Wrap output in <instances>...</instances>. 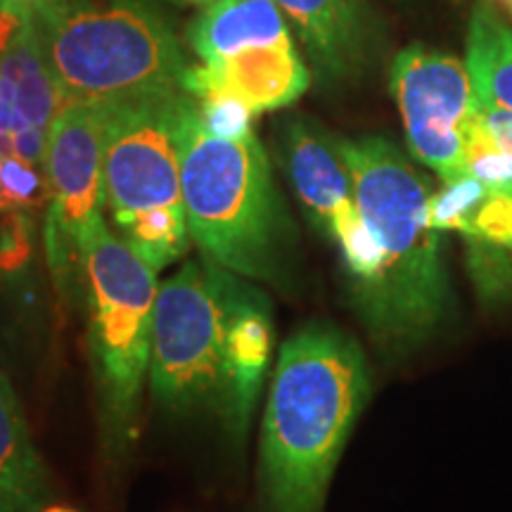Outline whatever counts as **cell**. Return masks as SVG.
<instances>
[{"instance_id":"cell-19","label":"cell","mask_w":512,"mask_h":512,"mask_svg":"<svg viewBox=\"0 0 512 512\" xmlns=\"http://www.w3.org/2000/svg\"><path fill=\"white\" fill-rule=\"evenodd\" d=\"M0 192L8 209L36 211L48 204L46 169L27 162L15 152L0 157Z\"/></svg>"},{"instance_id":"cell-6","label":"cell","mask_w":512,"mask_h":512,"mask_svg":"<svg viewBox=\"0 0 512 512\" xmlns=\"http://www.w3.org/2000/svg\"><path fill=\"white\" fill-rule=\"evenodd\" d=\"M247 287V278L204 254L159 285L150 356V392L159 408L214 413L230 427L228 325Z\"/></svg>"},{"instance_id":"cell-16","label":"cell","mask_w":512,"mask_h":512,"mask_svg":"<svg viewBox=\"0 0 512 512\" xmlns=\"http://www.w3.org/2000/svg\"><path fill=\"white\" fill-rule=\"evenodd\" d=\"M465 69L477 105L512 112V29L486 3L472 10Z\"/></svg>"},{"instance_id":"cell-22","label":"cell","mask_w":512,"mask_h":512,"mask_svg":"<svg viewBox=\"0 0 512 512\" xmlns=\"http://www.w3.org/2000/svg\"><path fill=\"white\" fill-rule=\"evenodd\" d=\"M69 3V0H0V17L8 19H34L43 12L60 8V5Z\"/></svg>"},{"instance_id":"cell-3","label":"cell","mask_w":512,"mask_h":512,"mask_svg":"<svg viewBox=\"0 0 512 512\" xmlns=\"http://www.w3.org/2000/svg\"><path fill=\"white\" fill-rule=\"evenodd\" d=\"M181 190L190 238L228 271L290 287L297 226L254 136L226 140L202 126L197 100L183 119Z\"/></svg>"},{"instance_id":"cell-1","label":"cell","mask_w":512,"mask_h":512,"mask_svg":"<svg viewBox=\"0 0 512 512\" xmlns=\"http://www.w3.org/2000/svg\"><path fill=\"white\" fill-rule=\"evenodd\" d=\"M354 181L356 207L377 242L380 264L351 292L375 344L406 354L451 318L453 292L441 259V233L430 223V188L387 138L339 140Z\"/></svg>"},{"instance_id":"cell-14","label":"cell","mask_w":512,"mask_h":512,"mask_svg":"<svg viewBox=\"0 0 512 512\" xmlns=\"http://www.w3.org/2000/svg\"><path fill=\"white\" fill-rule=\"evenodd\" d=\"M53 482L8 377L0 373V512H41Z\"/></svg>"},{"instance_id":"cell-18","label":"cell","mask_w":512,"mask_h":512,"mask_svg":"<svg viewBox=\"0 0 512 512\" xmlns=\"http://www.w3.org/2000/svg\"><path fill=\"white\" fill-rule=\"evenodd\" d=\"M467 242H482L501 252H512V183L489 188L472 214V221L463 233Z\"/></svg>"},{"instance_id":"cell-23","label":"cell","mask_w":512,"mask_h":512,"mask_svg":"<svg viewBox=\"0 0 512 512\" xmlns=\"http://www.w3.org/2000/svg\"><path fill=\"white\" fill-rule=\"evenodd\" d=\"M10 152H15V145H12V136H0V157L3 155H10ZM17 155V152H15ZM8 204L3 200V192H0V216L8 214Z\"/></svg>"},{"instance_id":"cell-9","label":"cell","mask_w":512,"mask_h":512,"mask_svg":"<svg viewBox=\"0 0 512 512\" xmlns=\"http://www.w3.org/2000/svg\"><path fill=\"white\" fill-rule=\"evenodd\" d=\"M392 93L413 157L441 181L465 174V143L477 117V98L465 62L408 46L396 55Z\"/></svg>"},{"instance_id":"cell-25","label":"cell","mask_w":512,"mask_h":512,"mask_svg":"<svg viewBox=\"0 0 512 512\" xmlns=\"http://www.w3.org/2000/svg\"><path fill=\"white\" fill-rule=\"evenodd\" d=\"M188 3H195V5H211V3H216V0H188Z\"/></svg>"},{"instance_id":"cell-2","label":"cell","mask_w":512,"mask_h":512,"mask_svg":"<svg viewBox=\"0 0 512 512\" xmlns=\"http://www.w3.org/2000/svg\"><path fill=\"white\" fill-rule=\"evenodd\" d=\"M370 384L366 354L335 325L311 323L283 344L261 434V494L268 512H323Z\"/></svg>"},{"instance_id":"cell-7","label":"cell","mask_w":512,"mask_h":512,"mask_svg":"<svg viewBox=\"0 0 512 512\" xmlns=\"http://www.w3.org/2000/svg\"><path fill=\"white\" fill-rule=\"evenodd\" d=\"M190 93L110 105L105 202L117 230L150 214H185L181 190L183 119Z\"/></svg>"},{"instance_id":"cell-20","label":"cell","mask_w":512,"mask_h":512,"mask_svg":"<svg viewBox=\"0 0 512 512\" xmlns=\"http://www.w3.org/2000/svg\"><path fill=\"white\" fill-rule=\"evenodd\" d=\"M34 214L12 209L0 216V273L15 275L29 266L34 256Z\"/></svg>"},{"instance_id":"cell-10","label":"cell","mask_w":512,"mask_h":512,"mask_svg":"<svg viewBox=\"0 0 512 512\" xmlns=\"http://www.w3.org/2000/svg\"><path fill=\"white\" fill-rule=\"evenodd\" d=\"M283 162L313 228L339 247L349 292L366 285L377 271L380 254L373 233L356 207L354 181L339 138H332L313 121H287Z\"/></svg>"},{"instance_id":"cell-4","label":"cell","mask_w":512,"mask_h":512,"mask_svg":"<svg viewBox=\"0 0 512 512\" xmlns=\"http://www.w3.org/2000/svg\"><path fill=\"white\" fill-rule=\"evenodd\" d=\"M62 102L117 105L181 93V43L145 0H69L31 19Z\"/></svg>"},{"instance_id":"cell-21","label":"cell","mask_w":512,"mask_h":512,"mask_svg":"<svg viewBox=\"0 0 512 512\" xmlns=\"http://www.w3.org/2000/svg\"><path fill=\"white\" fill-rule=\"evenodd\" d=\"M197 107H200L202 126L207 128L211 136L240 140L254 133V112L249 110L245 102L230 98V95H209V98L197 100Z\"/></svg>"},{"instance_id":"cell-26","label":"cell","mask_w":512,"mask_h":512,"mask_svg":"<svg viewBox=\"0 0 512 512\" xmlns=\"http://www.w3.org/2000/svg\"><path fill=\"white\" fill-rule=\"evenodd\" d=\"M498 3L505 5V8H508V12L512 15V0H498Z\"/></svg>"},{"instance_id":"cell-13","label":"cell","mask_w":512,"mask_h":512,"mask_svg":"<svg viewBox=\"0 0 512 512\" xmlns=\"http://www.w3.org/2000/svg\"><path fill=\"white\" fill-rule=\"evenodd\" d=\"M273 351V309L264 290L249 283L228 325V380L233 399L230 430L247 432Z\"/></svg>"},{"instance_id":"cell-12","label":"cell","mask_w":512,"mask_h":512,"mask_svg":"<svg viewBox=\"0 0 512 512\" xmlns=\"http://www.w3.org/2000/svg\"><path fill=\"white\" fill-rule=\"evenodd\" d=\"M302 38L325 86L354 79L380 46L377 17L366 0H273Z\"/></svg>"},{"instance_id":"cell-8","label":"cell","mask_w":512,"mask_h":512,"mask_svg":"<svg viewBox=\"0 0 512 512\" xmlns=\"http://www.w3.org/2000/svg\"><path fill=\"white\" fill-rule=\"evenodd\" d=\"M110 105L64 102L50 126L46 150V259L64 297L83 283V240L102 219L105 136Z\"/></svg>"},{"instance_id":"cell-17","label":"cell","mask_w":512,"mask_h":512,"mask_svg":"<svg viewBox=\"0 0 512 512\" xmlns=\"http://www.w3.org/2000/svg\"><path fill=\"white\" fill-rule=\"evenodd\" d=\"M486 185L479 178L463 174L453 181H444L439 192L430 195V223L439 233H460L470 226L472 214L479 207Z\"/></svg>"},{"instance_id":"cell-24","label":"cell","mask_w":512,"mask_h":512,"mask_svg":"<svg viewBox=\"0 0 512 512\" xmlns=\"http://www.w3.org/2000/svg\"><path fill=\"white\" fill-rule=\"evenodd\" d=\"M41 512H79V510L69 508V505H46Z\"/></svg>"},{"instance_id":"cell-11","label":"cell","mask_w":512,"mask_h":512,"mask_svg":"<svg viewBox=\"0 0 512 512\" xmlns=\"http://www.w3.org/2000/svg\"><path fill=\"white\" fill-rule=\"evenodd\" d=\"M311 83L306 67L292 38L273 46L245 48L219 60L188 67L183 79L185 93L195 100L209 95H230L245 102L254 114L283 110L306 93Z\"/></svg>"},{"instance_id":"cell-5","label":"cell","mask_w":512,"mask_h":512,"mask_svg":"<svg viewBox=\"0 0 512 512\" xmlns=\"http://www.w3.org/2000/svg\"><path fill=\"white\" fill-rule=\"evenodd\" d=\"M83 283L91 309V366L105 456L117 463L136 441L150 375L157 271L100 219L83 240Z\"/></svg>"},{"instance_id":"cell-15","label":"cell","mask_w":512,"mask_h":512,"mask_svg":"<svg viewBox=\"0 0 512 512\" xmlns=\"http://www.w3.org/2000/svg\"><path fill=\"white\" fill-rule=\"evenodd\" d=\"M287 38L292 36L285 15L273 0H216L188 31L192 50L204 62Z\"/></svg>"}]
</instances>
